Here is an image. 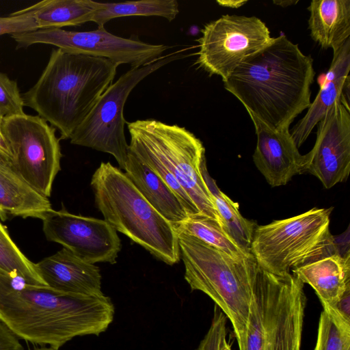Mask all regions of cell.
<instances>
[{
	"mask_svg": "<svg viewBox=\"0 0 350 350\" xmlns=\"http://www.w3.org/2000/svg\"><path fill=\"white\" fill-rule=\"evenodd\" d=\"M3 120V117L0 114V129H1V126L2 124Z\"/></svg>",
	"mask_w": 350,
	"mask_h": 350,
	"instance_id": "obj_38",
	"label": "cell"
},
{
	"mask_svg": "<svg viewBox=\"0 0 350 350\" xmlns=\"http://www.w3.org/2000/svg\"><path fill=\"white\" fill-rule=\"evenodd\" d=\"M257 136L254 163L269 185H286L304 172L306 155L301 154L289 129H275L249 113Z\"/></svg>",
	"mask_w": 350,
	"mask_h": 350,
	"instance_id": "obj_15",
	"label": "cell"
},
{
	"mask_svg": "<svg viewBox=\"0 0 350 350\" xmlns=\"http://www.w3.org/2000/svg\"><path fill=\"white\" fill-rule=\"evenodd\" d=\"M33 350H59V349H56L52 347H41L36 348Z\"/></svg>",
	"mask_w": 350,
	"mask_h": 350,
	"instance_id": "obj_36",
	"label": "cell"
},
{
	"mask_svg": "<svg viewBox=\"0 0 350 350\" xmlns=\"http://www.w3.org/2000/svg\"><path fill=\"white\" fill-rule=\"evenodd\" d=\"M349 71L350 38L333 51V58L320 91L306 114L290 131L297 148L305 142L329 108L342 96L345 88L349 83Z\"/></svg>",
	"mask_w": 350,
	"mask_h": 350,
	"instance_id": "obj_17",
	"label": "cell"
},
{
	"mask_svg": "<svg viewBox=\"0 0 350 350\" xmlns=\"http://www.w3.org/2000/svg\"><path fill=\"white\" fill-rule=\"evenodd\" d=\"M291 271L314 289L323 307L334 308L350 289V253L334 254Z\"/></svg>",
	"mask_w": 350,
	"mask_h": 350,
	"instance_id": "obj_18",
	"label": "cell"
},
{
	"mask_svg": "<svg viewBox=\"0 0 350 350\" xmlns=\"http://www.w3.org/2000/svg\"><path fill=\"white\" fill-rule=\"evenodd\" d=\"M0 152L5 157L10 159L12 162V155L9 149V147L5 142L1 131H0Z\"/></svg>",
	"mask_w": 350,
	"mask_h": 350,
	"instance_id": "obj_34",
	"label": "cell"
},
{
	"mask_svg": "<svg viewBox=\"0 0 350 350\" xmlns=\"http://www.w3.org/2000/svg\"><path fill=\"white\" fill-rule=\"evenodd\" d=\"M52 208L49 198L30 187L20 176L10 159L0 152V217L42 219Z\"/></svg>",
	"mask_w": 350,
	"mask_h": 350,
	"instance_id": "obj_19",
	"label": "cell"
},
{
	"mask_svg": "<svg viewBox=\"0 0 350 350\" xmlns=\"http://www.w3.org/2000/svg\"><path fill=\"white\" fill-rule=\"evenodd\" d=\"M42 220L48 241L62 245L92 264L116 262L121 249L120 239L117 231L106 221L53 209Z\"/></svg>",
	"mask_w": 350,
	"mask_h": 350,
	"instance_id": "obj_13",
	"label": "cell"
},
{
	"mask_svg": "<svg viewBox=\"0 0 350 350\" xmlns=\"http://www.w3.org/2000/svg\"><path fill=\"white\" fill-rule=\"evenodd\" d=\"M117 63L103 57L51 51L37 82L22 94L24 105L70 139L112 84Z\"/></svg>",
	"mask_w": 350,
	"mask_h": 350,
	"instance_id": "obj_3",
	"label": "cell"
},
{
	"mask_svg": "<svg viewBox=\"0 0 350 350\" xmlns=\"http://www.w3.org/2000/svg\"><path fill=\"white\" fill-rule=\"evenodd\" d=\"M308 29L312 39L322 48L336 51L350 36V0H313Z\"/></svg>",
	"mask_w": 350,
	"mask_h": 350,
	"instance_id": "obj_21",
	"label": "cell"
},
{
	"mask_svg": "<svg viewBox=\"0 0 350 350\" xmlns=\"http://www.w3.org/2000/svg\"><path fill=\"white\" fill-rule=\"evenodd\" d=\"M173 227L176 232L193 236L232 257L241 258L251 254L240 246L217 221L206 216L190 215Z\"/></svg>",
	"mask_w": 350,
	"mask_h": 350,
	"instance_id": "obj_25",
	"label": "cell"
},
{
	"mask_svg": "<svg viewBox=\"0 0 350 350\" xmlns=\"http://www.w3.org/2000/svg\"><path fill=\"white\" fill-rule=\"evenodd\" d=\"M247 1L243 0H217V3L224 7L232 8H239L244 4H245Z\"/></svg>",
	"mask_w": 350,
	"mask_h": 350,
	"instance_id": "obj_33",
	"label": "cell"
},
{
	"mask_svg": "<svg viewBox=\"0 0 350 350\" xmlns=\"http://www.w3.org/2000/svg\"><path fill=\"white\" fill-rule=\"evenodd\" d=\"M226 323V316L215 305L211 325L196 350H221L227 342Z\"/></svg>",
	"mask_w": 350,
	"mask_h": 350,
	"instance_id": "obj_30",
	"label": "cell"
},
{
	"mask_svg": "<svg viewBox=\"0 0 350 350\" xmlns=\"http://www.w3.org/2000/svg\"><path fill=\"white\" fill-rule=\"evenodd\" d=\"M178 51L141 67L131 68L105 90L75 131L70 143L113 156L124 169L129 144L124 134V107L131 92L144 78L170 62L184 57Z\"/></svg>",
	"mask_w": 350,
	"mask_h": 350,
	"instance_id": "obj_9",
	"label": "cell"
},
{
	"mask_svg": "<svg viewBox=\"0 0 350 350\" xmlns=\"http://www.w3.org/2000/svg\"><path fill=\"white\" fill-rule=\"evenodd\" d=\"M0 271L26 284L46 286L35 263L21 251L0 221Z\"/></svg>",
	"mask_w": 350,
	"mask_h": 350,
	"instance_id": "obj_26",
	"label": "cell"
},
{
	"mask_svg": "<svg viewBox=\"0 0 350 350\" xmlns=\"http://www.w3.org/2000/svg\"><path fill=\"white\" fill-rule=\"evenodd\" d=\"M91 186L98 209L112 228L166 264L179 262L180 252L173 225L120 169L102 162L92 175Z\"/></svg>",
	"mask_w": 350,
	"mask_h": 350,
	"instance_id": "obj_6",
	"label": "cell"
},
{
	"mask_svg": "<svg viewBox=\"0 0 350 350\" xmlns=\"http://www.w3.org/2000/svg\"><path fill=\"white\" fill-rule=\"evenodd\" d=\"M179 13L178 3L176 0H142L122 3H100L92 22L98 27L115 18L142 16H160L168 21H173Z\"/></svg>",
	"mask_w": 350,
	"mask_h": 350,
	"instance_id": "obj_24",
	"label": "cell"
},
{
	"mask_svg": "<svg viewBox=\"0 0 350 350\" xmlns=\"http://www.w3.org/2000/svg\"><path fill=\"white\" fill-rule=\"evenodd\" d=\"M0 350H24L18 338L1 321Z\"/></svg>",
	"mask_w": 350,
	"mask_h": 350,
	"instance_id": "obj_31",
	"label": "cell"
},
{
	"mask_svg": "<svg viewBox=\"0 0 350 350\" xmlns=\"http://www.w3.org/2000/svg\"><path fill=\"white\" fill-rule=\"evenodd\" d=\"M16 48L36 44L53 45L64 51L103 57L118 64L141 67L161 57L169 48L161 44L144 42L138 39L122 38L107 31L104 26L93 31H67L61 28L40 29L11 35Z\"/></svg>",
	"mask_w": 350,
	"mask_h": 350,
	"instance_id": "obj_12",
	"label": "cell"
},
{
	"mask_svg": "<svg viewBox=\"0 0 350 350\" xmlns=\"http://www.w3.org/2000/svg\"><path fill=\"white\" fill-rule=\"evenodd\" d=\"M334 308L347 320L350 321V289L336 303Z\"/></svg>",
	"mask_w": 350,
	"mask_h": 350,
	"instance_id": "obj_32",
	"label": "cell"
},
{
	"mask_svg": "<svg viewBox=\"0 0 350 350\" xmlns=\"http://www.w3.org/2000/svg\"><path fill=\"white\" fill-rule=\"evenodd\" d=\"M202 172L225 230L240 246L250 252L256 223L244 218L239 211L238 203L219 189L215 180L208 173L206 162L202 165Z\"/></svg>",
	"mask_w": 350,
	"mask_h": 350,
	"instance_id": "obj_23",
	"label": "cell"
},
{
	"mask_svg": "<svg viewBox=\"0 0 350 350\" xmlns=\"http://www.w3.org/2000/svg\"><path fill=\"white\" fill-rule=\"evenodd\" d=\"M221 350H232L230 344L226 342Z\"/></svg>",
	"mask_w": 350,
	"mask_h": 350,
	"instance_id": "obj_37",
	"label": "cell"
},
{
	"mask_svg": "<svg viewBox=\"0 0 350 350\" xmlns=\"http://www.w3.org/2000/svg\"><path fill=\"white\" fill-rule=\"evenodd\" d=\"M0 131L18 174L36 192L49 198L62 157L55 129L39 116L25 113L3 118Z\"/></svg>",
	"mask_w": 350,
	"mask_h": 350,
	"instance_id": "obj_10",
	"label": "cell"
},
{
	"mask_svg": "<svg viewBox=\"0 0 350 350\" xmlns=\"http://www.w3.org/2000/svg\"><path fill=\"white\" fill-rule=\"evenodd\" d=\"M304 286L291 273L276 275L258 267L239 350H301L306 305Z\"/></svg>",
	"mask_w": 350,
	"mask_h": 350,
	"instance_id": "obj_7",
	"label": "cell"
},
{
	"mask_svg": "<svg viewBox=\"0 0 350 350\" xmlns=\"http://www.w3.org/2000/svg\"><path fill=\"white\" fill-rule=\"evenodd\" d=\"M314 350H350V321L334 308L323 307Z\"/></svg>",
	"mask_w": 350,
	"mask_h": 350,
	"instance_id": "obj_27",
	"label": "cell"
},
{
	"mask_svg": "<svg viewBox=\"0 0 350 350\" xmlns=\"http://www.w3.org/2000/svg\"><path fill=\"white\" fill-rule=\"evenodd\" d=\"M40 29L61 28L92 22L99 2L92 0H44L27 8Z\"/></svg>",
	"mask_w": 350,
	"mask_h": 350,
	"instance_id": "obj_22",
	"label": "cell"
},
{
	"mask_svg": "<svg viewBox=\"0 0 350 350\" xmlns=\"http://www.w3.org/2000/svg\"><path fill=\"white\" fill-rule=\"evenodd\" d=\"M196 40V63L210 75L224 81L245 59L273 40L265 23L256 16L224 15L206 23Z\"/></svg>",
	"mask_w": 350,
	"mask_h": 350,
	"instance_id": "obj_11",
	"label": "cell"
},
{
	"mask_svg": "<svg viewBox=\"0 0 350 350\" xmlns=\"http://www.w3.org/2000/svg\"><path fill=\"white\" fill-rule=\"evenodd\" d=\"M126 124L131 136L128 150L163 180L188 216H206L225 229L202 175L205 148L200 139L185 127L154 119Z\"/></svg>",
	"mask_w": 350,
	"mask_h": 350,
	"instance_id": "obj_4",
	"label": "cell"
},
{
	"mask_svg": "<svg viewBox=\"0 0 350 350\" xmlns=\"http://www.w3.org/2000/svg\"><path fill=\"white\" fill-rule=\"evenodd\" d=\"M35 265L46 286L56 291L80 296L104 295L98 267L64 247Z\"/></svg>",
	"mask_w": 350,
	"mask_h": 350,
	"instance_id": "obj_16",
	"label": "cell"
},
{
	"mask_svg": "<svg viewBox=\"0 0 350 350\" xmlns=\"http://www.w3.org/2000/svg\"><path fill=\"white\" fill-rule=\"evenodd\" d=\"M313 59L282 34L242 62L224 80V88L247 112L275 129H289L310 106Z\"/></svg>",
	"mask_w": 350,
	"mask_h": 350,
	"instance_id": "obj_2",
	"label": "cell"
},
{
	"mask_svg": "<svg viewBox=\"0 0 350 350\" xmlns=\"http://www.w3.org/2000/svg\"><path fill=\"white\" fill-rule=\"evenodd\" d=\"M39 29L33 11L25 8L8 16H0V36L18 34Z\"/></svg>",
	"mask_w": 350,
	"mask_h": 350,
	"instance_id": "obj_29",
	"label": "cell"
},
{
	"mask_svg": "<svg viewBox=\"0 0 350 350\" xmlns=\"http://www.w3.org/2000/svg\"><path fill=\"white\" fill-rule=\"evenodd\" d=\"M185 279L208 295L232 323L238 345L247 325L258 264L253 255L234 258L201 240L176 232Z\"/></svg>",
	"mask_w": 350,
	"mask_h": 350,
	"instance_id": "obj_5",
	"label": "cell"
},
{
	"mask_svg": "<svg viewBox=\"0 0 350 350\" xmlns=\"http://www.w3.org/2000/svg\"><path fill=\"white\" fill-rule=\"evenodd\" d=\"M124 174L146 200L173 226L187 219L183 204L163 180L128 150Z\"/></svg>",
	"mask_w": 350,
	"mask_h": 350,
	"instance_id": "obj_20",
	"label": "cell"
},
{
	"mask_svg": "<svg viewBox=\"0 0 350 350\" xmlns=\"http://www.w3.org/2000/svg\"><path fill=\"white\" fill-rule=\"evenodd\" d=\"M332 210L314 208L290 218L256 225L250 252L258 267L283 275L294 268L339 254L329 230Z\"/></svg>",
	"mask_w": 350,
	"mask_h": 350,
	"instance_id": "obj_8",
	"label": "cell"
},
{
	"mask_svg": "<svg viewBox=\"0 0 350 350\" xmlns=\"http://www.w3.org/2000/svg\"><path fill=\"white\" fill-rule=\"evenodd\" d=\"M113 316L105 295L65 294L0 271V321L25 341L59 349L76 336L104 332Z\"/></svg>",
	"mask_w": 350,
	"mask_h": 350,
	"instance_id": "obj_1",
	"label": "cell"
},
{
	"mask_svg": "<svg viewBox=\"0 0 350 350\" xmlns=\"http://www.w3.org/2000/svg\"><path fill=\"white\" fill-rule=\"evenodd\" d=\"M275 4L278 5L282 7H287L288 5H291L292 4H295L298 2V1H273Z\"/></svg>",
	"mask_w": 350,
	"mask_h": 350,
	"instance_id": "obj_35",
	"label": "cell"
},
{
	"mask_svg": "<svg viewBox=\"0 0 350 350\" xmlns=\"http://www.w3.org/2000/svg\"><path fill=\"white\" fill-rule=\"evenodd\" d=\"M24 106L17 82L0 72V114L3 118L23 115Z\"/></svg>",
	"mask_w": 350,
	"mask_h": 350,
	"instance_id": "obj_28",
	"label": "cell"
},
{
	"mask_svg": "<svg viewBox=\"0 0 350 350\" xmlns=\"http://www.w3.org/2000/svg\"><path fill=\"white\" fill-rule=\"evenodd\" d=\"M317 124L314 145L306 154L304 172L330 189L346 181L350 172L349 104L342 96L338 98Z\"/></svg>",
	"mask_w": 350,
	"mask_h": 350,
	"instance_id": "obj_14",
	"label": "cell"
}]
</instances>
